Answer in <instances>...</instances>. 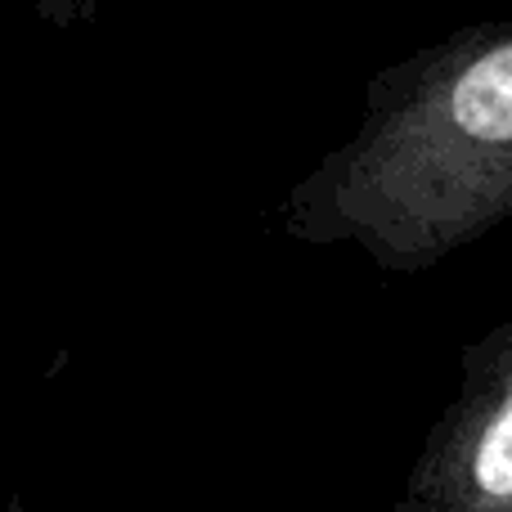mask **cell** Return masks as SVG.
Listing matches in <instances>:
<instances>
[{
    "mask_svg": "<svg viewBox=\"0 0 512 512\" xmlns=\"http://www.w3.org/2000/svg\"><path fill=\"white\" fill-rule=\"evenodd\" d=\"M387 512H512V319L463 351L459 387Z\"/></svg>",
    "mask_w": 512,
    "mask_h": 512,
    "instance_id": "obj_2",
    "label": "cell"
},
{
    "mask_svg": "<svg viewBox=\"0 0 512 512\" xmlns=\"http://www.w3.org/2000/svg\"><path fill=\"white\" fill-rule=\"evenodd\" d=\"M512 216V23H477L382 72L355 135L283 203L306 243L423 270Z\"/></svg>",
    "mask_w": 512,
    "mask_h": 512,
    "instance_id": "obj_1",
    "label": "cell"
},
{
    "mask_svg": "<svg viewBox=\"0 0 512 512\" xmlns=\"http://www.w3.org/2000/svg\"><path fill=\"white\" fill-rule=\"evenodd\" d=\"M41 5L45 18H54V23H77V18H86L90 0H36Z\"/></svg>",
    "mask_w": 512,
    "mask_h": 512,
    "instance_id": "obj_3",
    "label": "cell"
},
{
    "mask_svg": "<svg viewBox=\"0 0 512 512\" xmlns=\"http://www.w3.org/2000/svg\"><path fill=\"white\" fill-rule=\"evenodd\" d=\"M9 512H41V508H27L23 499H14V504H9Z\"/></svg>",
    "mask_w": 512,
    "mask_h": 512,
    "instance_id": "obj_4",
    "label": "cell"
}]
</instances>
